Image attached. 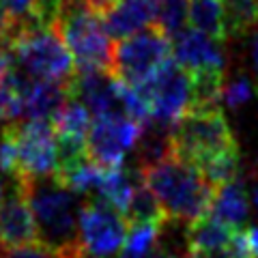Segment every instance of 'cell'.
<instances>
[{"instance_id": "1", "label": "cell", "mask_w": 258, "mask_h": 258, "mask_svg": "<svg viewBox=\"0 0 258 258\" xmlns=\"http://www.w3.org/2000/svg\"><path fill=\"white\" fill-rule=\"evenodd\" d=\"M140 174L170 222L189 226L211 213L215 187L191 164L170 155L147 170H140Z\"/></svg>"}, {"instance_id": "2", "label": "cell", "mask_w": 258, "mask_h": 258, "mask_svg": "<svg viewBox=\"0 0 258 258\" xmlns=\"http://www.w3.org/2000/svg\"><path fill=\"white\" fill-rule=\"evenodd\" d=\"M7 41L11 50V64L28 80L69 84L78 74L74 56L54 24H30L18 28L7 37Z\"/></svg>"}, {"instance_id": "3", "label": "cell", "mask_w": 258, "mask_h": 258, "mask_svg": "<svg viewBox=\"0 0 258 258\" xmlns=\"http://www.w3.org/2000/svg\"><path fill=\"white\" fill-rule=\"evenodd\" d=\"M18 187L35 215L39 241L54 249H71L78 247V222L84 200L78 194L64 187L50 176V179H37Z\"/></svg>"}, {"instance_id": "4", "label": "cell", "mask_w": 258, "mask_h": 258, "mask_svg": "<svg viewBox=\"0 0 258 258\" xmlns=\"http://www.w3.org/2000/svg\"><path fill=\"white\" fill-rule=\"evenodd\" d=\"M54 26L69 47L80 74L112 71L114 45L110 43L101 13L93 11L84 0H67L56 15Z\"/></svg>"}, {"instance_id": "5", "label": "cell", "mask_w": 258, "mask_h": 258, "mask_svg": "<svg viewBox=\"0 0 258 258\" xmlns=\"http://www.w3.org/2000/svg\"><path fill=\"white\" fill-rule=\"evenodd\" d=\"M170 140L174 157L191 164L194 168L203 166L205 161L222 153L239 149L222 108L189 110L172 127Z\"/></svg>"}, {"instance_id": "6", "label": "cell", "mask_w": 258, "mask_h": 258, "mask_svg": "<svg viewBox=\"0 0 258 258\" xmlns=\"http://www.w3.org/2000/svg\"><path fill=\"white\" fill-rule=\"evenodd\" d=\"M172 58V37L159 26H153L114 45L110 74L129 86L140 88Z\"/></svg>"}, {"instance_id": "7", "label": "cell", "mask_w": 258, "mask_h": 258, "mask_svg": "<svg viewBox=\"0 0 258 258\" xmlns=\"http://www.w3.org/2000/svg\"><path fill=\"white\" fill-rule=\"evenodd\" d=\"M144 99L151 114V123L172 129L194 106L191 76L172 58L166 62L149 82L136 88Z\"/></svg>"}, {"instance_id": "8", "label": "cell", "mask_w": 258, "mask_h": 258, "mask_svg": "<svg viewBox=\"0 0 258 258\" xmlns=\"http://www.w3.org/2000/svg\"><path fill=\"white\" fill-rule=\"evenodd\" d=\"M9 125L18 144V174L13 185L54 176L58 170V144L52 120H18Z\"/></svg>"}, {"instance_id": "9", "label": "cell", "mask_w": 258, "mask_h": 258, "mask_svg": "<svg viewBox=\"0 0 258 258\" xmlns=\"http://www.w3.org/2000/svg\"><path fill=\"white\" fill-rule=\"evenodd\" d=\"M129 224L97 198L84 200L78 222V247L86 258H112L123 252Z\"/></svg>"}, {"instance_id": "10", "label": "cell", "mask_w": 258, "mask_h": 258, "mask_svg": "<svg viewBox=\"0 0 258 258\" xmlns=\"http://www.w3.org/2000/svg\"><path fill=\"white\" fill-rule=\"evenodd\" d=\"M144 125L127 116L95 118L88 132V159L103 168H123L127 153L136 149Z\"/></svg>"}, {"instance_id": "11", "label": "cell", "mask_w": 258, "mask_h": 258, "mask_svg": "<svg viewBox=\"0 0 258 258\" xmlns=\"http://www.w3.org/2000/svg\"><path fill=\"white\" fill-rule=\"evenodd\" d=\"M172 56L176 64L183 67L189 76L224 74L226 71L222 43L213 41L211 37L194 28H183L179 35L172 37Z\"/></svg>"}, {"instance_id": "12", "label": "cell", "mask_w": 258, "mask_h": 258, "mask_svg": "<svg viewBox=\"0 0 258 258\" xmlns=\"http://www.w3.org/2000/svg\"><path fill=\"white\" fill-rule=\"evenodd\" d=\"M0 241H3L5 249L41 243L32 209L18 187H13V191L0 207Z\"/></svg>"}, {"instance_id": "13", "label": "cell", "mask_w": 258, "mask_h": 258, "mask_svg": "<svg viewBox=\"0 0 258 258\" xmlns=\"http://www.w3.org/2000/svg\"><path fill=\"white\" fill-rule=\"evenodd\" d=\"M110 39L123 41L159 24V0H116L101 15Z\"/></svg>"}, {"instance_id": "14", "label": "cell", "mask_w": 258, "mask_h": 258, "mask_svg": "<svg viewBox=\"0 0 258 258\" xmlns=\"http://www.w3.org/2000/svg\"><path fill=\"white\" fill-rule=\"evenodd\" d=\"M71 99L69 84L37 82L24 76L22 86V120H54V116Z\"/></svg>"}, {"instance_id": "15", "label": "cell", "mask_w": 258, "mask_h": 258, "mask_svg": "<svg viewBox=\"0 0 258 258\" xmlns=\"http://www.w3.org/2000/svg\"><path fill=\"white\" fill-rule=\"evenodd\" d=\"M239 235L237 228L220 222L217 217H213L209 213L203 220L194 222L187 226L185 230V241H187V247L194 256H205V254H213L220 252V249L228 247L235 237Z\"/></svg>"}, {"instance_id": "16", "label": "cell", "mask_w": 258, "mask_h": 258, "mask_svg": "<svg viewBox=\"0 0 258 258\" xmlns=\"http://www.w3.org/2000/svg\"><path fill=\"white\" fill-rule=\"evenodd\" d=\"M211 215L237 230L245 224L249 215V194H247V183L243 176H239V179L215 189Z\"/></svg>"}, {"instance_id": "17", "label": "cell", "mask_w": 258, "mask_h": 258, "mask_svg": "<svg viewBox=\"0 0 258 258\" xmlns=\"http://www.w3.org/2000/svg\"><path fill=\"white\" fill-rule=\"evenodd\" d=\"M187 22H189V28L211 37L217 43H224L228 39L222 0H189Z\"/></svg>"}, {"instance_id": "18", "label": "cell", "mask_w": 258, "mask_h": 258, "mask_svg": "<svg viewBox=\"0 0 258 258\" xmlns=\"http://www.w3.org/2000/svg\"><path fill=\"white\" fill-rule=\"evenodd\" d=\"M125 220L129 226L149 224V226H161V228L166 226V222H170L166 211H164V207L159 205L155 194L144 185V181H140V185L134 191V198H132V203H129Z\"/></svg>"}, {"instance_id": "19", "label": "cell", "mask_w": 258, "mask_h": 258, "mask_svg": "<svg viewBox=\"0 0 258 258\" xmlns=\"http://www.w3.org/2000/svg\"><path fill=\"white\" fill-rule=\"evenodd\" d=\"M228 37H245L258 28V0H222Z\"/></svg>"}, {"instance_id": "20", "label": "cell", "mask_w": 258, "mask_h": 258, "mask_svg": "<svg viewBox=\"0 0 258 258\" xmlns=\"http://www.w3.org/2000/svg\"><path fill=\"white\" fill-rule=\"evenodd\" d=\"M161 226H129V235L120 258H153L159 249Z\"/></svg>"}, {"instance_id": "21", "label": "cell", "mask_w": 258, "mask_h": 258, "mask_svg": "<svg viewBox=\"0 0 258 258\" xmlns=\"http://www.w3.org/2000/svg\"><path fill=\"white\" fill-rule=\"evenodd\" d=\"M189 15V0H159V24L166 35H179Z\"/></svg>"}, {"instance_id": "22", "label": "cell", "mask_w": 258, "mask_h": 258, "mask_svg": "<svg viewBox=\"0 0 258 258\" xmlns=\"http://www.w3.org/2000/svg\"><path fill=\"white\" fill-rule=\"evenodd\" d=\"M80 256H82L80 247L54 249L43 243H35V245H26L18 249H3L0 252V258H80Z\"/></svg>"}, {"instance_id": "23", "label": "cell", "mask_w": 258, "mask_h": 258, "mask_svg": "<svg viewBox=\"0 0 258 258\" xmlns=\"http://www.w3.org/2000/svg\"><path fill=\"white\" fill-rule=\"evenodd\" d=\"M9 20L13 24V30L30 26V24H41L39 22V9H37V0H3ZM9 32V35H11Z\"/></svg>"}, {"instance_id": "24", "label": "cell", "mask_w": 258, "mask_h": 258, "mask_svg": "<svg viewBox=\"0 0 258 258\" xmlns=\"http://www.w3.org/2000/svg\"><path fill=\"white\" fill-rule=\"evenodd\" d=\"M252 95H254L252 82H249L245 76H241V78H235V80H230V82H226L222 101L228 108H239L252 99Z\"/></svg>"}, {"instance_id": "25", "label": "cell", "mask_w": 258, "mask_h": 258, "mask_svg": "<svg viewBox=\"0 0 258 258\" xmlns=\"http://www.w3.org/2000/svg\"><path fill=\"white\" fill-rule=\"evenodd\" d=\"M198 258H254L252 252H249V245H247V239L245 235H239L235 237V241L228 245L220 249V252H213V254H205V256H198Z\"/></svg>"}, {"instance_id": "26", "label": "cell", "mask_w": 258, "mask_h": 258, "mask_svg": "<svg viewBox=\"0 0 258 258\" xmlns=\"http://www.w3.org/2000/svg\"><path fill=\"white\" fill-rule=\"evenodd\" d=\"M67 0H37V9H39V22L45 26H52L56 15L62 9V5Z\"/></svg>"}, {"instance_id": "27", "label": "cell", "mask_w": 258, "mask_h": 258, "mask_svg": "<svg viewBox=\"0 0 258 258\" xmlns=\"http://www.w3.org/2000/svg\"><path fill=\"white\" fill-rule=\"evenodd\" d=\"M11 71V50H9V41L5 37H0V80Z\"/></svg>"}, {"instance_id": "28", "label": "cell", "mask_w": 258, "mask_h": 258, "mask_svg": "<svg viewBox=\"0 0 258 258\" xmlns=\"http://www.w3.org/2000/svg\"><path fill=\"white\" fill-rule=\"evenodd\" d=\"M247 194H249V200H252V205L256 207V211H258V170L256 168H252V170L247 172Z\"/></svg>"}, {"instance_id": "29", "label": "cell", "mask_w": 258, "mask_h": 258, "mask_svg": "<svg viewBox=\"0 0 258 258\" xmlns=\"http://www.w3.org/2000/svg\"><path fill=\"white\" fill-rule=\"evenodd\" d=\"M249 67H252L254 82H256V93H258V30L252 37V43H249Z\"/></svg>"}, {"instance_id": "30", "label": "cell", "mask_w": 258, "mask_h": 258, "mask_svg": "<svg viewBox=\"0 0 258 258\" xmlns=\"http://www.w3.org/2000/svg\"><path fill=\"white\" fill-rule=\"evenodd\" d=\"M11 28H13V24L9 20V13H7L3 0H0V37L7 39V37H9V32H11Z\"/></svg>"}, {"instance_id": "31", "label": "cell", "mask_w": 258, "mask_h": 258, "mask_svg": "<svg viewBox=\"0 0 258 258\" xmlns=\"http://www.w3.org/2000/svg\"><path fill=\"white\" fill-rule=\"evenodd\" d=\"M245 239H247V245H249V252H252L254 258H258V226L249 228L245 232Z\"/></svg>"}, {"instance_id": "32", "label": "cell", "mask_w": 258, "mask_h": 258, "mask_svg": "<svg viewBox=\"0 0 258 258\" xmlns=\"http://www.w3.org/2000/svg\"><path fill=\"white\" fill-rule=\"evenodd\" d=\"M84 3H86L88 7H91L93 11H97V13H101V15H103V13H106V11L110 9L112 5L116 3V0H84Z\"/></svg>"}, {"instance_id": "33", "label": "cell", "mask_w": 258, "mask_h": 258, "mask_svg": "<svg viewBox=\"0 0 258 258\" xmlns=\"http://www.w3.org/2000/svg\"><path fill=\"white\" fill-rule=\"evenodd\" d=\"M5 203V187H3V181H0V207Z\"/></svg>"}, {"instance_id": "34", "label": "cell", "mask_w": 258, "mask_h": 258, "mask_svg": "<svg viewBox=\"0 0 258 258\" xmlns=\"http://www.w3.org/2000/svg\"><path fill=\"white\" fill-rule=\"evenodd\" d=\"M3 249H5V247H3V241H0V252H3Z\"/></svg>"}, {"instance_id": "35", "label": "cell", "mask_w": 258, "mask_h": 258, "mask_svg": "<svg viewBox=\"0 0 258 258\" xmlns=\"http://www.w3.org/2000/svg\"><path fill=\"white\" fill-rule=\"evenodd\" d=\"M80 258H86V256H84V254H82V256H80Z\"/></svg>"}, {"instance_id": "36", "label": "cell", "mask_w": 258, "mask_h": 258, "mask_svg": "<svg viewBox=\"0 0 258 258\" xmlns=\"http://www.w3.org/2000/svg\"><path fill=\"white\" fill-rule=\"evenodd\" d=\"M0 136H3V132H0Z\"/></svg>"}]
</instances>
